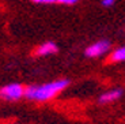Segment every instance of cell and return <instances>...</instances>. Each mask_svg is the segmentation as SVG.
<instances>
[{
	"instance_id": "6da1fadb",
	"label": "cell",
	"mask_w": 125,
	"mask_h": 124,
	"mask_svg": "<svg viewBox=\"0 0 125 124\" xmlns=\"http://www.w3.org/2000/svg\"><path fill=\"white\" fill-rule=\"evenodd\" d=\"M68 79H60V81L40 85V86H29L25 89V96L29 99H34V101H48L61 93L68 86Z\"/></svg>"
},
{
	"instance_id": "7a4b0ae2",
	"label": "cell",
	"mask_w": 125,
	"mask_h": 124,
	"mask_svg": "<svg viewBox=\"0 0 125 124\" xmlns=\"http://www.w3.org/2000/svg\"><path fill=\"white\" fill-rule=\"evenodd\" d=\"M23 94H25V89L22 87V85L19 83H11L0 89V97L7 99V101L19 99Z\"/></svg>"
},
{
	"instance_id": "3957f363",
	"label": "cell",
	"mask_w": 125,
	"mask_h": 124,
	"mask_svg": "<svg viewBox=\"0 0 125 124\" xmlns=\"http://www.w3.org/2000/svg\"><path fill=\"white\" fill-rule=\"evenodd\" d=\"M110 48H112V45H110L109 41L101 40V41H98V42L90 45V47L86 49V56H87V57H99V56H102V55L109 52Z\"/></svg>"
},
{
	"instance_id": "277c9868",
	"label": "cell",
	"mask_w": 125,
	"mask_h": 124,
	"mask_svg": "<svg viewBox=\"0 0 125 124\" xmlns=\"http://www.w3.org/2000/svg\"><path fill=\"white\" fill-rule=\"evenodd\" d=\"M122 96V89H112L109 91H105L102 96L99 97V104H109V102H113L118 99L120 97Z\"/></svg>"
},
{
	"instance_id": "5b68a950",
	"label": "cell",
	"mask_w": 125,
	"mask_h": 124,
	"mask_svg": "<svg viewBox=\"0 0 125 124\" xmlns=\"http://www.w3.org/2000/svg\"><path fill=\"white\" fill-rule=\"evenodd\" d=\"M57 49L59 48H57V45L54 42H45L37 49V55L38 56H48V55H52V53H56Z\"/></svg>"
},
{
	"instance_id": "8992f818",
	"label": "cell",
	"mask_w": 125,
	"mask_h": 124,
	"mask_svg": "<svg viewBox=\"0 0 125 124\" xmlns=\"http://www.w3.org/2000/svg\"><path fill=\"white\" fill-rule=\"evenodd\" d=\"M110 60H112V62H116V63L125 62V45L114 50V52L112 53V56H110Z\"/></svg>"
},
{
	"instance_id": "52a82bcc",
	"label": "cell",
	"mask_w": 125,
	"mask_h": 124,
	"mask_svg": "<svg viewBox=\"0 0 125 124\" xmlns=\"http://www.w3.org/2000/svg\"><path fill=\"white\" fill-rule=\"evenodd\" d=\"M34 3H38V4H52V3H56L59 0H31Z\"/></svg>"
},
{
	"instance_id": "ba28073f",
	"label": "cell",
	"mask_w": 125,
	"mask_h": 124,
	"mask_svg": "<svg viewBox=\"0 0 125 124\" xmlns=\"http://www.w3.org/2000/svg\"><path fill=\"white\" fill-rule=\"evenodd\" d=\"M101 4H102L103 7L109 8V7H112L113 4H114V0H102V1H101Z\"/></svg>"
},
{
	"instance_id": "9c48e42d",
	"label": "cell",
	"mask_w": 125,
	"mask_h": 124,
	"mask_svg": "<svg viewBox=\"0 0 125 124\" xmlns=\"http://www.w3.org/2000/svg\"><path fill=\"white\" fill-rule=\"evenodd\" d=\"M79 0H59V3H61V4H68V6H71V4H75V3H78Z\"/></svg>"
}]
</instances>
